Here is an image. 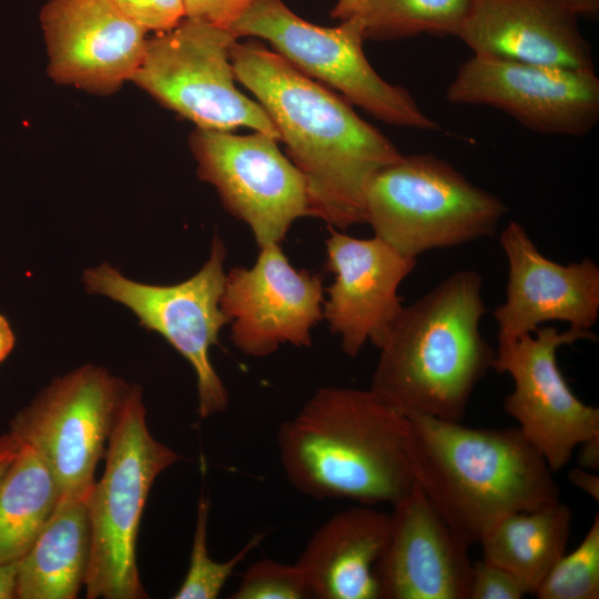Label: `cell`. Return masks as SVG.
I'll list each match as a JSON object with an SVG mask.
<instances>
[{"label":"cell","instance_id":"6da1fadb","mask_svg":"<svg viewBox=\"0 0 599 599\" xmlns=\"http://www.w3.org/2000/svg\"><path fill=\"white\" fill-rule=\"evenodd\" d=\"M235 80L270 115L307 190L309 216L346 230L365 223L372 179L402 156L346 101L256 41L231 48Z\"/></svg>","mask_w":599,"mask_h":599},{"label":"cell","instance_id":"7a4b0ae2","mask_svg":"<svg viewBox=\"0 0 599 599\" xmlns=\"http://www.w3.org/2000/svg\"><path fill=\"white\" fill-rule=\"evenodd\" d=\"M288 481L314 499L390 506L417 484L407 416L370 388H318L277 432Z\"/></svg>","mask_w":599,"mask_h":599},{"label":"cell","instance_id":"3957f363","mask_svg":"<svg viewBox=\"0 0 599 599\" xmlns=\"http://www.w3.org/2000/svg\"><path fill=\"white\" fill-rule=\"evenodd\" d=\"M486 313L481 275L449 274L403 305L377 347L369 388L405 416L461 422L495 358L480 332Z\"/></svg>","mask_w":599,"mask_h":599},{"label":"cell","instance_id":"277c9868","mask_svg":"<svg viewBox=\"0 0 599 599\" xmlns=\"http://www.w3.org/2000/svg\"><path fill=\"white\" fill-rule=\"evenodd\" d=\"M416 480L467 546L509 514L559 499L544 457L518 427L473 428L460 422L407 416Z\"/></svg>","mask_w":599,"mask_h":599},{"label":"cell","instance_id":"5b68a950","mask_svg":"<svg viewBox=\"0 0 599 599\" xmlns=\"http://www.w3.org/2000/svg\"><path fill=\"white\" fill-rule=\"evenodd\" d=\"M104 458V473L87 497L91 551L85 595L146 598L136 564L140 521L156 477L181 456L152 436L139 386H130Z\"/></svg>","mask_w":599,"mask_h":599},{"label":"cell","instance_id":"8992f818","mask_svg":"<svg viewBox=\"0 0 599 599\" xmlns=\"http://www.w3.org/2000/svg\"><path fill=\"white\" fill-rule=\"evenodd\" d=\"M505 202L433 154L404 155L382 169L365 194V223L399 253L417 258L496 234Z\"/></svg>","mask_w":599,"mask_h":599},{"label":"cell","instance_id":"52a82bcc","mask_svg":"<svg viewBox=\"0 0 599 599\" xmlns=\"http://www.w3.org/2000/svg\"><path fill=\"white\" fill-rule=\"evenodd\" d=\"M227 29L236 39L266 40L303 74L338 90L347 101L385 123L440 130L406 89L385 81L370 65L363 50L361 16L325 28L296 16L282 0H252Z\"/></svg>","mask_w":599,"mask_h":599},{"label":"cell","instance_id":"ba28073f","mask_svg":"<svg viewBox=\"0 0 599 599\" xmlns=\"http://www.w3.org/2000/svg\"><path fill=\"white\" fill-rule=\"evenodd\" d=\"M227 29L184 17L172 29L146 39L131 82L196 128L232 131L245 126L280 141L263 106L237 90Z\"/></svg>","mask_w":599,"mask_h":599},{"label":"cell","instance_id":"9c48e42d","mask_svg":"<svg viewBox=\"0 0 599 599\" xmlns=\"http://www.w3.org/2000/svg\"><path fill=\"white\" fill-rule=\"evenodd\" d=\"M226 248L214 235L209 260L190 278L174 285L143 284L103 263L83 273L89 293L128 307L141 326L160 334L192 366L196 376L197 414L205 419L224 412L229 393L210 358L220 333L231 323L221 307L226 273Z\"/></svg>","mask_w":599,"mask_h":599},{"label":"cell","instance_id":"30bf717a","mask_svg":"<svg viewBox=\"0 0 599 599\" xmlns=\"http://www.w3.org/2000/svg\"><path fill=\"white\" fill-rule=\"evenodd\" d=\"M129 389L106 369L83 365L40 392L9 432L43 459L62 497H88Z\"/></svg>","mask_w":599,"mask_h":599},{"label":"cell","instance_id":"8fae6325","mask_svg":"<svg viewBox=\"0 0 599 599\" xmlns=\"http://www.w3.org/2000/svg\"><path fill=\"white\" fill-rule=\"evenodd\" d=\"M595 339L592 331L539 326L532 334L498 342L495 351L491 368L514 383L504 409L552 473L570 461L579 445L599 436V408L573 394L557 363L561 346Z\"/></svg>","mask_w":599,"mask_h":599},{"label":"cell","instance_id":"7c38bea8","mask_svg":"<svg viewBox=\"0 0 599 599\" xmlns=\"http://www.w3.org/2000/svg\"><path fill=\"white\" fill-rule=\"evenodd\" d=\"M190 149L199 177L247 224L258 247L280 244L297 219L309 215L305 180L276 139L258 131L238 135L195 128Z\"/></svg>","mask_w":599,"mask_h":599},{"label":"cell","instance_id":"4fadbf2b","mask_svg":"<svg viewBox=\"0 0 599 599\" xmlns=\"http://www.w3.org/2000/svg\"><path fill=\"white\" fill-rule=\"evenodd\" d=\"M453 104L487 105L528 130L581 136L599 121V78L577 70L473 55L446 90Z\"/></svg>","mask_w":599,"mask_h":599},{"label":"cell","instance_id":"5bb4252c","mask_svg":"<svg viewBox=\"0 0 599 599\" xmlns=\"http://www.w3.org/2000/svg\"><path fill=\"white\" fill-rule=\"evenodd\" d=\"M323 304V275L294 267L278 243L261 246L253 266L233 267L221 300L234 346L251 357L311 346Z\"/></svg>","mask_w":599,"mask_h":599},{"label":"cell","instance_id":"9a60e30c","mask_svg":"<svg viewBox=\"0 0 599 599\" xmlns=\"http://www.w3.org/2000/svg\"><path fill=\"white\" fill-rule=\"evenodd\" d=\"M39 19L57 84L110 95L131 82L149 31L111 0H48Z\"/></svg>","mask_w":599,"mask_h":599},{"label":"cell","instance_id":"2e32d148","mask_svg":"<svg viewBox=\"0 0 599 599\" xmlns=\"http://www.w3.org/2000/svg\"><path fill=\"white\" fill-rule=\"evenodd\" d=\"M508 262L506 300L496 306L498 342L561 321L591 331L599 317V266L590 258L567 265L541 254L526 229L510 221L498 236Z\"/></svg>","mask_w":599,"mask_h":599},{"label":"cell","instance_id":"e0dca14e","mask_svg":"<svg viewBox=\"0 0 599 599\" xmlns=\"http://www.w3.org/2000/svg\"><path fill=\"white\" fill-rule=\"evenodd\" d=\"M325 268L334 275L326 288L323 317L341 338L343 352L357 356L367 342L378 347L403 307L398 288L417 258L377 236L357 238L329 227Z\"/></svg>","mask_w":599,"mask_h":599},{"label":"cell","instance_id":"ac0fdd59","mask_svg":"<svg viewBox=\"0 0 599 599\" xmlns=\"http://www.w3.org/2000/svg\"><path fill=\"white\" fill-rule=\"evenodd\" d=\"M386 546L375 567L379 599H467V546L418 485L392 506Z\"/></svg>","mask_w":599,"mask_h":599},{"label":"cell","instance_id":"d6986e66","mask_svg":"<svg viewBox=\"0 0 599 599\" xmlns=\"http://www.w3.org/2000/svg\"><path fill=\"white\" fill-rule=\"evenodd\" d=\"M578 16L566 0H473L456 37L474 55L595 70Z\"/></svg>","mask_w":599,"mask_h":599},{"label":"cell","instance_id":"ffe728a7","mask_svg":"<svg viewBox=\"0 0 599 599\" xmlns=\"http://www.w3.org/2000/svg\"><path fill=\"white\" fill-rule=\"evenodd\" d=\"M389 512L357 504L312 535L296 565L311 598L379 599L375 567L386 546Z\"/></svg>","mask_w":599,"mask_h":599},{"label":"cell","instance_id":"44dd1931","mask_svg":"<svg viewBox=\"0 0 599 599\" xmlns=\"http://www.w3.org/2000/svg\"><path fill=\"white\" fill-rule=\"evenodd\" d=\"M90 551L87 497H62L19 559L17 598H77L85 582Z\"/></svg>","mask_w":599,"mask_h":599},{"label":"cell","instance_id":"7402d4cb","mask_svg":"<svg viewBox=\"0 0 599 599\" xmlns=\"http://www.w3.org/2000/svg\"><path fill=\"white\" fill-rule=\"evenodd\" d=\"M572 514L560 499L507 515L480 539L483 558L516 576L534 595L566 552Z\"/></svg>","mask_w":599,"mask_h":599},{"label":"cell","instance_id":"603a6c76","mask_svg":"<svg viewBox=\"0 0 599 599\" xmlns=\"http://www.w3.org/2000/svg\"><path fill=\"white\" fill-rule=\"evenodd\" d=\"M43 459L22 445L0 477V564L19 560L61 499Z\"/></svg>","mask_w":599,"mask_h":599},{"label":"cell","instance_id":"cb8c5ba5","mask_svg":"<svg viewBox=\"0 0 599 599\" xmlns=\"http://www.w3.org/2000/svg\"><path fill=\"white\" fill-rule=\"evenodd\" d=\"M473 0H372L361 16L365 40H394L422 33L456 35Z\"/></svg>","mask_w":599,"mask_h":599},{"label":"cell","instance_id":"d4e9b609","mask_svg":"<svg viewBox=\"0 0 599 599\" xmlns=\"http://www.w3.org/2000/svg\"><path fill=\"white\" fill-rule=\"evenodd\" d=\"M210 508L209 499L201 496L197 504L189 568L183 582L173 596L174 599L217 598L234 569L264 538V534H256L229 560L215 561L210 556L206 544Z\"/></svg>","mask_w":599,"mask_h":599},{"label":"cell","instance_id":"484cf974","mask_svg":"<svg viewBox=\"0 0 599 599\" xmlns=\"http://www.w3.org/2000/svg\"><path fill=\"white\" fill-rule=\"evenodd\" d=\"M539 599L599 598V515L581 542L564 554L534 593Z\"/></svg>","mask_w":599,"mask_h":599},{"label":"cell","instance_id":"4316f807","mask_svg":"<svg viewBox=\"0 0 599 599\" xmlns=\"http://www.w3.org/2000/svg\"><path fill=\"white\" fill-rule=\"evenodd\" d=\"M231 599H305L311 593L305 577L296 564H283L270 558L253 562L243 573Z\"/></svg>","mask_w":599,"mask_h":599},{"label":"cell","instance_id":"83f0119b","mask_svg":"<svg viewBox=\"0 0 599 599\" xmlns=\"http://www.w3.org/2000/svg\"><path fill=\"white\" fill-rule=\"evenodd\" d=\"M530 595L505 568L483 558L473 562L467 599H521Z\"/></svg>","mask_w":599,"mask_h":599},{"label":"cell","instance_id":"f1b7e54d","mask_svg":"<svg viewBox=\"0 0 599 599\" xmlns=\"http://www.w3.org/2000/svg\"><path fill=\"white\" fill-rule=\"evenodd\" d=\"M123 13L148 31L172 29L184 17V0H111Z\"/></svg>","mask_w":599,"mask_h":599},{"label":"cell","instance_id":"f546056e","mask_svg":"<svg viewBox=\"0 0 599 599\" xmlns=\"http://www.w3.org/2000/svg\"><path fill=\"white\" fill-rule=\"evenodd\" d=\"M252 0H184L185 17L227 28Z\"/></svg>","mask_w":599,"mask_h":599},{"label":"cell","instance_id":"4dcf8cb0","mask_svg":"<svg viewBox=\"0 0 599 599\" xmlns=\"http://www.w3.org/2000/svg\"><path fill=\"white\" fill-rule=\"evenodd\" d=\"M568 479L577 488L585 491L596 501L599 500V476L593 470L581 467L571 468L568 473Z\"/></svg>","mask_w":599,"mask_h":599},{"label":"cell","instance_id":"1f68e13d","mask_svg":"<svg viewBox=\"0 0 599 599\" xmlns=\"http://www.w3.org/2000/svg\"><path fill=\"white\" fill-rule=\"evenodd\" d=\"M19 560L0 564V599L17 598Z\"/></svg>","mask_w":599,"mask_h":599},{"label":"cell","instance_id":"d6a6232c","mask_svg":"<svg viewBox=\"0 0 599 599\" xmlns=\"http://www.w3.org/2000/svg\"><path fill=\"white\" fill-rule=\"evenodd\" d=\"M579 447V467L597 471L599 469V436L590 438Z\"/></svg>","mask_w":599,"mask_h":599},{"label":"cell","instance_id":"836d02e7","mask_svg":"<svg viewBox=\"0 0 599 599\" xmlns=\"http://www.w3.org/2000/svg\"><path fill=\"white\" fill-rule=\"evenodd\" d=\"M370 2L372 0H337L331 16L341 21L362 16Z\"/></svg>","mask_w":599,"mask_h":599},{"label":"cell","instance_id":"e575fe53","mask_svg":"<svg viewBox=\"0 0 599 599\" xmlns=\"http://www.w3.org/2000/svg\"><path fill=\"white\" fill-rule=\"evenodd\" d=\"M21 443L10 432L0 435V477L18 455Z\"/></svg>","mask_w":599,"mask_h":599},{"label":"cell","instance_id":"d590c367","mask_svg":"<svg viewBox=\"0 0 599 599\" xmlns=\"http://www.w3.org/2000/svg\"><path fill=\"white\" fill-rule=\"evenodd\" d=\"M14 346V334L4 316L0 314V363L7 358Z\"/></svg>","mask_w":599,"mask_h":599},{"label":"cell","instance_id":"8d00e7d4","mask_svg":"<svg viewBox=\"0 0 599 599\" xmlns=\"http://www.w3.org/2000/svg\"><path fill=\"white\" fill-rule=\"evenodd\" d=\"M579 14L593 13L598 9L599 0H566Z\"/></svg>","mask_w":599,"mask_h":599}]
</instances>
